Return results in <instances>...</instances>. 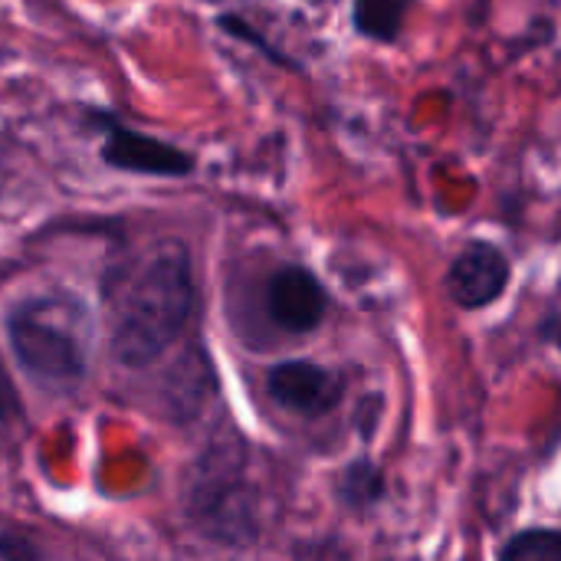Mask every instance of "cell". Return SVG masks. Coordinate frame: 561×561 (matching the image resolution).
<instances>
[{
    "label": "cell",
    "instance_id": "obj_1",
    "mask_svg": "<svg viewBox=\"0 0 561 561\" xmlns=\"http://www.w3.org/2000/svg\"><path fill=\"white\" fill-rule=\"evenodd\" d=\"M108 352L128 371L158 365L187 332L197 309L194 260L187 243H154L108 286Z\"/></svg>",
    "mask_w": 561,
    "mask_h": 561
},
{
    "label": "cell",
    "instance_id": "obj_4",
    "mask_svg": "<svg viewBox=\"0 0 561 561\" xmlns=\"http://www.w3.org/2000/svg\"><path fill=\"white\" fill-rule=\"evenodd\" d=\"M89 125L102 138L99 161L112 171L138 174V178H161V181H181V178H191L197 168V158L191 151L125 125L108 108H89Z\"/></svg>",
    "mask_w": 561,
    "mask_h": 561
},
{
    "label": "cell",
    "instance_id": "obj_12",
    "mask_svg": "<svg viewBox=\"0 0 561 561\" xmlns=\"http://www.w3.org/2000/svg\"><path fill=\"white\" fill-rule=\"evenodd\" d=\"M20 414H23L20 391H16V385H13V378H10V371H7V365L0 358V424L16 421Z\"/></svg>",
    "mask_w": 561,
    "mask_h": 561
},
{
    "label": "cell",
    "instance_id": "obj_2",
    "mask_svg": "<svg viewBox=\"0 0 561 561\" xmlns=\"http://www.w3.org/2000/svg\"><path fill=\"white\" fill-rule=\"evenodd\" d=\"M3 342L33 388L72 394L89 378L95 319L89 302L76 293H26L3 309Z\"/></svg>",
    "mask_w": 561,
    "mask_h": 561
},
{
    "label": "cell",
    "instance_id": "obj_5",
    "mask_svg": "<svg viewBox=\"0 0 561 561\" xmlns=\"http://www.w3.org/2000/svg\"><path fill=\"white\" fill-rule=\"evenodd\" d=\"M263 309L276 329H283L289 335H309L322 325V319L329 312V293L316 273L289 263V266H279L276 273H270L266 293H263Z\"/></svg>",
    "mask_w": 561,
    "mask_h": 561
},
{
    "label": "cell",
    "instance_id": "obj_3",
    "mask_svg": "<svg viewBox=\"0 0 561 561\" xmlns=\"http://www.w3.org/2000/svg\"><path fill=\"white\" fill-rule=\"evenodd\" d=\"M191 523L230 549H243L256 539V510L243 477V454L230 444H210V450L187 473L184 496Z\"/></svg>",
    "mask_w": 561,
    "mask_h": 561
},
{
    "label": "cell",
    "instance_id": "obj_13",
    "mask_svg": "<svg viewBox=\"0 0 561 561\" xmlns=\"http://www.w3.org/2000/svg\"><path fill=\"white\" fill-rule=\"evenodd\" d=\"M43 552L26 539V536H10V533H3L0 536V559H10V561H20V559H39Z\"/></svg>",
    "mask_w": 561,
    "mask_h": 561
},
{
    "label": "cell",
    "instance_id": "obj_8",
    "mask_svg": "<svg viewBox=\"0 0 561 561\" xmlns=\"http://www.w3.org/2000/svg\"><path fill=\"white\" fill-rule=\"evenodd\" d=\"M411 3L414 0H355V10H352L355 30L368 39L391 43L404 26V13Z\"/></svg>",
    "mask_w": 561,
    "mask_h": 561
},
{
    "label": "cell",
    "instance_id": "obj_14",
    "mask_svg": "<svg viewBox=\"0 0 561 561\" xmlns=\"http://www.w3.org/2000/svg\"><path fill=\"white\" fill-rule=\"evenodd\" d=\"M556 342H559V348H561V322H559V329H556Z\"/></svg>",
    "mask_w": 561,
    "mask_h": 561
},
{
    "label": "cell",
    "instance_id": "obj_6",
    "mask_svg": "<svg viewBox=\"0 0 561 561\" xmlns=\"http://www.w3.org/2000/svg\"><path fill=\"white\" fill-rule=\"evenodd\" d=\"M266 394L273 404H279L289 414L299 417H325L329 411L339 408L342 394H345V381L306 358H293V362H279L266 371L263 378Z\"/></svg>",
    "mask_w": 561,
    "mask_h": 561
},
{
    "label": "cell",
    "instance_id": "obj_10",
    "mask_svg": "<svg viewBox=\"0 0 561 561\" xmlns=\"http://www.w3.org/2000/svg\"><path fill=\"white\" fill-rule=\"evenodd\" d=\"M503 561H561V533L526 529L500 552Z\"/></svg>",
    "mask_w": 561,
    "mask_h": 561
},
{
    "label": "cell",
    "instance_id": "obj_11",
    "mask_svg": "<svg viewBox=\"0 0 561 561\" xmlns=\"http://www.w3.org/2000/svg\"><path fill=\"white\" fill-rule=\"evenodd\" d=\"M217 26H220V30H227L233 39H243V43L256 46L260 53H266V56H270V59H276L279 66H289V62H286V56H283V53H276L266 39H260V33H256V30H250L240 16H233V13H220V16H217Z\"/></svg>",
    "mask_w": 561,
    "mask_h": 561
},
{
    "label": "cell",
    "instance_id": "obj_7",
    "mask_svg": "<svg viewBox=\"0 0 561 561\" xmlns=\"http://www.w3.org/2000/svg\"><path fill=\"white\" fill-rule=\"evenodd\" d=\"M510 286V260L493 243H470L447 273V293L460 309H483Z\"/></svg>",
    "mask_w": 561,
    "mask_h": 561
},
{
    "label": "cell",
    "instance_id": "obj_9",
    "mask_svg": "<svg viewBox=\"0 0 561 561\" xmlns=\"http://www.w3.org/2000/svg\"><path fill=\"white\" fill-rule=\"evenodd\" d=\"M381 496H385V477L368 460H355L339 477V500L348 510H371Z\"/></svg>",
    "mask_w": 561,
    "mask_h": 561
}]
</instances>
